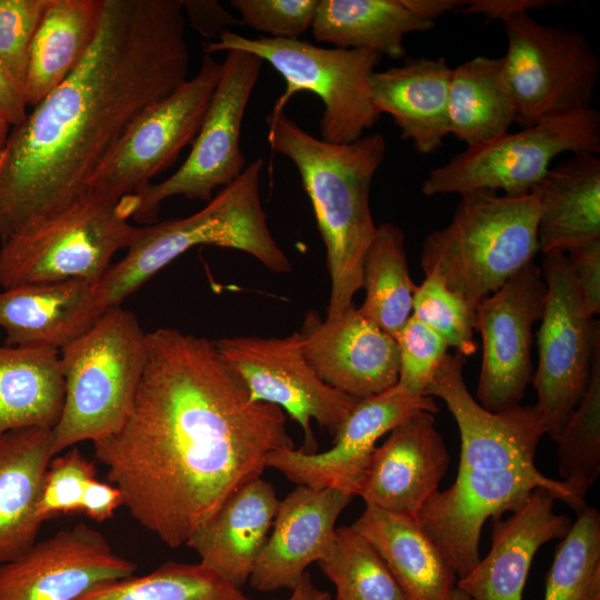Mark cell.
Segmentation results:
<instances>
[{
  "mask_svg": "<svg viewBox=\"0 0 600 600\" xmlns=\"http://www.w3.org/2000/svg\"><path fill=\"white\" fill-rule=\"evenodd\" d=\"M93 447L131 517L178 548L293 442L284 412L250 398L214 341L159 328L127 420Z\"/></svg>",
  "mask_w": 600,
  "mask_h": 600,
  "instance_id": "cell-1",
  "label": "cell"
},
{
  "mask_svg": "<svg viewBox=\"0 0 600 600\" xmlns=\"http://www.w3.org/2000/svg\"><path fill=\"white\" fill-rule=\"evenodd\" d=\"M181 0H104L77 69L12 127L0 154V239L32 230L88 192L131 122L188 80Z\"/></svg>",
  "mask_w": 600,
  "mask_h": 600,
  "instance_id": "cell-2",
  "label": "cell"
},
{
  "mask_svg": "<svg viewBox=\"0 0 600 600\" xmlns=\"http://www.w3.org/2000/svg\"><path fill=\"white\" fill-rule=\"evenodd\" d=\"M464 363L466 357L448 353L424 391L447 404L459 428L461 452L456 481L436 491L416 519L460 578L480 560L486 521L516 512L536 489L550 490L577 514L587 507L567 483L546 477L534 464L538 444L547 434L538 406L484 409L466 386Z\"/></svg>",
  "mask_w": 600,
  "mask_h": 600,
  "instance_id": "cell-3",
  "label": "cell"
},
{
  "mask_svg": "<svg viewBox=\"0 0 600 600\" xmlns=\"http://www.w3.org/2000/svg\"><path fill=\"white\" fill-rule=\"evenodd\" d=\"M267 139L274 152L289 158L299 171L321 233L331 279L327 318L349 309L362 288V266L376 236L370 188L386 157L381 133L350 143L316 138L283 111L267 118Z\"/></svg>",
  "mask_w": 600,
  "mask_h": 600,
  "instance_id": "cell-4",
  "label": "cell"
},
{
  "mask_svg": "<svg viewBox=\"0 0 600 600\" xmlns=\"http://www.w3.org/2000/svg\"><path fill=\"white\" fill-rule=\"evenodd\" d=\"M261 158L221 188L196 213L142 227L127 254L96 283L103 311L120 307L151 277L196 246H217L246 252L273 272L291 263L273 239L260 199Z\"/></svg>",
  "mask_w": 600,
  "mask_h": 600,
  "instance_id": "cell-5",
  "label": "cell"
},
{
  "mask_svg": "<svg viewBox=\"0 0 600 600\" xmlns=\"http://www.w3.org/2000/svg\"><path fill=\"white\" fill-rule=\"evenodd\" d=\"M539 194L477 190L460 196L450 223L427 236L421 267L472 309L533 261Z\"/></svg>",
  "mask_w": 600,
  "mask_h": 600,
  "instance_id": "cell-6",
  "label": "cell"
},
{
  "mask_svg": "<svg viewBox=\"0 0 600 600\" xmlns=\"http://www.w3.org/2000/svg\"><path fill=\"white\" fill-rule=\"evenodd\" d=\"M147 359V332L116 307L60 350L64 401L52 429V452L97 442L127 420Z\"/></svg>",
  "mask_w": 600,
  "mask_h": 600,
  "instance_id": "cell-7",
  "label": "cell"
},
{
  "mask_svg": "<svg viewBox=\"0 0 600 600\" xmlns=\"http://www.w3.org/2000/svg\"><path fill=\"white\" fill-rule=\"evenodd\" d=\"M134 196L114 200L88 191L37 228L2 242V289L83 280L97 283L112 257L128 249L142 227L132 226Z\"/></svg>",
  "mask_w": 600,
  "mask_h": 600,
  "instance_id": "cell-8",
  "label": "cell"
},
{
  "mask_svg": "<svg viewBox=\"0 0 600 600\" xmlns=\"http://www.w3.org/2000/svg\"><path fill=\"white\" fill-rule=\"evenodd\" d=\"M204 54L241 50L258 56L283 78L286 90L271 112L284 110L298 92L314 93L323 104L320 139L350 143L380 118L369 96L368 80L382 56L362 49L322 48L301 39L266 36L247 38L224 30L216 41L202 44Z\"/></svg>",
  "mask_w": 600,
  "mask_h": 600,
  "instance_id": "cell-9",
  "label": "cell"
},
{
  "mask_svg": "<svg viewBox=\"0 0 600 600\" xmlns=\"http://www.w3.org/2000/svg\"><path fill=\"white\" fill-rule=\"evenodd\" d=\"M562 152L600 153V113L592 108L557 116L467 147L432 169L421 184L427 197L477 191H503L511 197L532 192Z\"/></svg>",
  "mask_w": 600,
  "mask_h": 600,
  "instance_id": "cell-10",
  "label": "cell"
},
{
  "mask_svg": "<svg viewBox=\"0 0 600 600\" xmlns=\"http://www.w3.org/2000/svg\"><path fill=\"white\" fill-rule=\"evenodd\" d=\"M501 21L503 72L522 129L591 108L600 60L582 32L542 24L527 11Z\"/></svg>",
  "mask_w": 600,
  "mask_h": 600,
  "instance_id": "cell-11",
  "label": "cell"
},
{
  "mask_svg": "<svg viewBox=\"0 0 600 600\" xmlns=\"http://www.w3.org/2000/svg\"><path fill=\"white\" fill-rule=\"evenodd\" d=\"M540 269L547 293L531 382L547 434L557 441L587 391L600 326L583 307L566 252L544 253Z\"/></svg>",
  "mask_w": 600,
  "mask_h": 600,
  "instance_id": "cell-12",
  "label": "cell"
},
{
  "mask_svg": "<svg viewBox=\"0 0 600 600\" xmlns=\"http://www.w3.org/2000/svg\"><path fill=\"white\" fill-rule=\"evenodd\" d=\"M262 64L263 60L250 52L227 51L189 156L173 174L134 194L133 220L154 223L162 201L173 196L208 202L216 189L239 178L247 167L240 148L242 121Z\"/></svg>",
  "mask_w": 600,
  "mask_h": 600,
  "instance_id": "cell-13",
  "label": "cell"
},
{
  "mask_svg": "<svg viewBox=\"0 0 600 600\" xmlns=\"http://www.w3.org/2000/svg\"><path fill=\"white\" fill-rule=\"evenodd\" d=\"M221 74L204 54L196 76L146 108L127 128L91 177L88 191L120 200L137 194L192 144Z\"/></svg>",
  "mask_w": 600,
  "mask_h": 600,
  "instance_id": "cell-14",
  "label": "cell"
},
{
  "mask_svg": "<svg viewBox=\"0 0 600 600\" xmlns=\"http://www.w3.org/2000/svg\"><path fill=\"white\" fill-rule=\"evenodd\" d=\"M214 344L253 401L276 406L299 423L304 452L318 448L312 420L333 436L359 401L320 379L304 357L300 332L222 338Z\"/></svg>",
  "mask_w": 600,
  "mask_h": 600,
  "instance_id": "cell-15",
  "label": "cell"
},
{
  "mask_svg": "<svg viewBox=\"0 0 600 600\" xmlns=\"http://www.w3.org/2000/svg\"><path fill=\"white\" fill-rule=\"evenodd\" d=\"M546 293L541 269L532 261L476 309L483 351L476 400L491 412L519 406L532 380V330Z\"/></svg>",
  "mask_w": 600,
  "mask_h": 600,
  "instance_id": "cell-16",
  "label": "cell"
},
{
  "mask_svg": "<svg viewBox=\"0 0 600 600\" xmlns=\"http://www.w3.org/2000/svg\"><path fill=\"white\" fill-rule=\"evenodd\" d=\"M438 410L432 397L411 393L397 383L360 399L333 434L330 449L308 453L286 447L268 456L267 468L297 486L334 488L356 497L378 439L416 413Z\"/></svg>",
  "mask_w": 600,
  "mask_h": 600,
  "instance_id": "cell-17",
  "label": "cell"
},
{
  "mask_svg": "<svg viewBox=\"0 0 600 600\" xmlns=\"http://www.w3.org/2000/svg\"><path fill=\"white\" fill-rule=\"evenodd\" d=\"M136 571L102 533L80 522L0 563V600H77Z\"/></svg>",
  "mask_w": 600,
  "mask_h": 600,
  "instance_id": "cell-18",
  "label": "cell"
},
{
  "mask_svg": "<svg viewBox=\"0 0 600 600\" xmlns=\"http://www.w3.org/2000/svg\"><path fill=\"white\" fill-rule=\"evenodd\" d=\"M300 334L307 361L332 388L360 400L398 383L396 338L353 306L326 320L309 311Z\"/></svg>",
  "mask_w": 600,
  "mask_h": 600,
  "instance_id": "cell-19",
  "label": "cell"
},
{
  "mask_svg": "<svg viewBox=\"0 0 600 600\" xmlns=\"http://www.w3.org/2000/svg\"><path fill=\"white\" fill-rule=\"evenodd\" d=\"M449 459L433 413H416L376 447L358 496L367 507L416 520L427 500L439 490Z\"/></svg>",
  "mask_w": 600,
  "mask_h": 600,
  "instance_id": "cell-20",
  "label": "cell"
},
{
  "mask_svg": "<svg viewBox=\"0 0 600 600\" xmlns=\"http://www.w3.org/2000/svg\"><path fill=\"white\" fill-rule=\"evenodd\" d=\"M353 494L334 488L297 486L279 507L268 540L249 578L253 589H291L332 546L336 522Z\"/></svg>",
  "mask_w": 600,
  "mask_h": 600,
  "instance_id": "cell-21",
  "label": "cell"
},
{
  "mask_svg": "<svg viewBox=\"0 0 600 600\" xmlns=\"http://www.w3.org/2000/svg\"><path fill=\"white\" fill-rule=\"evenodd\" d=\"M557 497L536 489L507 519H496L488 554L460 578L457 587L473 600H522L527 577L538 549L562 539L572 522L554 512Z\"/></svg>",
  "mask_w": 600,
  "mask_h": 600,
  "instance_id": "cell-22",
  "label": "cell"
},
{
  "mask_svg": "<svg viewBox=\"0 0 600 600\" xmlns=\"http://www.w3.org/2000/svg\"><path fill=\"white\" fill-rule=\"evenodd\" d=\"M452 68L444 57H407L401 66L373 71L369 96L377 111L392 117L401 139L420 154L443 147L449 132L448 98Z\"/></svg>",
  "mask_w": 600,
  "mask_h": 600,
  "instance_id": "cell-23",
  "label": "cell"
},
{
  "mask_svg": "<svg viewBox=\"0 0 600 600\" xmlns=\"http://www.w3.org/2000/svg\"><path fill=\"white\" fill-rule=\"evenodd\" d=\"M96 283L67 280L0 291V328L6 344L61 350L102 314Z\"/></svg>",
  "mask_w": 600,
  "mask_h": 600,
  "instance_id": "cell-24",
  "label": "cell"
},
{
  "mask_svg": "<svg viewBox=\"0 0 600 600\" xmlns=\"http://www.w3.org/2000/svg\"><path fill=\"white\" fill-rule=\"evenodd\" d=\"M274 487L261 477L246 483L189 538L200 562L241 588L268 540L279 507Z\"/></svg>",
  "mask_w": 600,
  "mask_h": 600,
  "instance_id": "cell-25",
  "label": "cell"
},
{
  "mask_svg": "<svg viewBox=\"0 0 600 600\" xmlns=\"http://www.w3.org/2000/svg\"><path fill=\"white\" fill-rule=\"evenodd\" d=\"M53 457L52 430L28 428L0 438V563L37 541L42 526L38 504Z\"/></svg>",
  "mask_w": 600,
  "mask_h": 600,
  "instance_id": "cell-26",
  "label": "cell"
},
{
  "mask_svg": "<svg viewBox=\"0 0 600 600\" xmlns=\"http://www.w3.org/2000/svg\"><path fill=\"white\" fill-rule=\"evenodd\" d=\"M351 527L376 549L407 600H449L457 573L417 520L366 506Z\"/></svg>",
  "mask_w": 600,
  "mask_h": 600,
  "instance_id": "cell-27",
  "label": "cell"
},
{
  "mask_svg": "<svg viewBox=\"0 0 600 600\" xmlns=\"http://www.w3.org/2000/svg\"><path fill=\"white\" fill-rule=\"evenodd\" d=\"M539 194L538 243L543 254L600 239V158L573 154L551 167Z\"/></svg>",
  "mask_w": 600,
  "mask_h": 600,
  "instance_id": "cell-28",
  "label": "cell"
},
{
  "mask_svg": "<svg viewBox=\"0 0 600 600\" xmlns=\"http://www.w3.org/2000/svg\"><path fill=\"white\" fill-rule=\"evenodd\" d=\"M63 401L59 350L0 344V438L28 428L52 430Z\"/></svg>",
  "mask_w": 600,
  "mask_h": 600,
  "instance_id": "cell-29",
  "label": "cell"
},
{
  "mask_svg": "<svg viewBox=\"0 0 600 600\" xmlns=\"http://www.w3.org/2000/svg\"><path fill=\"white\" fill-rule=\"evenodd\" d=\"M104 0H51L33 36L24 94L34 107L81 63L99 29Z\"/></svg>",
  "mask_w": 600,
  "mask_h": 600,
  "instance_id": "cell-30",
  "label": "cell"
},
{
  "mask_svg": "<svg viewBox=\"0 0 600 600\" xmlns=\"http://www.w3.org/2000/svg\"><path fill=\"white\" fill-rule=\"evenodd\" d=\"M434 24L413 12L406 0H318L310 29L318 42L397 60L406 58L407 34L428 32Z\"/></svg>",
  "mask_w": 600,
  "mask_h": 600,
  "instance_id": "cell-31",
  "label": "cell"
},
{
  "mask_svg": "<svg viewBox=\"0 0 600 600\" xmlns=\"http://www.w3.org/2000/svg\"><path fill=\"white\" fill-rule=\"evenodd\" d=\"M449 132L467 147L492 141L517 123L503 59L477 56L456 68L449 86Z\"/></svg>",
  "mask_w": 600,
  "mask_h": 600,
  "instance_id": "cell-32",
  "label": "cell"
},
{
  "mask_svg": "<svg viewBox=\"0 0 600 600\" xmlns=\"http://www.w3.org/2000/svg\"><path fill=\"white\" fill-rule=\"evenodd\" d=\"M417 287L410 277L402 230L391 223L378 226L363 260L366 299L359 312L396 337L412 316Z\"/></svg>",
  "mask_w": 600,
  "mask_h": 600,
  "instance_id": "cell-33",
  "label": "cell"
},
{
  "mask_svg": "<svg viewBox=\"0 0 600 600\" xmlns=\"http://www.w3.org/2000/svg\"><path fill=\"white\" fill-rule=\"evenodd\" d=\"M239 587L198 563L167 562L90 590L77 600H247Z\"/></svg>",
  "mask_w": 600,
  "mask_h": 600,
  "instance_id": "cell-34",
  "label": "cell"
},
{
  "mask_svg": "<svg viewBox=\"0 0 600 600\" xmlns=\"http://www.w3.org/2000/svg\"><path fill=\"white\" fill-rule=\"evenodd\" d=\"M319 564L336 588V600H407L382 558L351 526L336 529Z\"/></svg>",
  "mask_w": 600,
  "mask_h": 600,
  "instance_id": "cell-35",
  "label": "cell"
},
{
  "mask_svg": "<svg viewBox=\"0 0 600 600\" xmlns=\"http://www.w3.org/2000/svg\"><path fill=\"white\" fill-rule=\"evenodd\" d=\"M561 539L543 600H588L600 592V514L586 507Z\"/></svg>",
  "mask_w": 600,
  "mask_h": 600,
  "instance_id": "cell-36",
  "label": "cell"
},
{
  "mask_svg": "<svg viewBox=\"0 0 600 600\" xmlns=\"http://www.w3.org/2000/svg\"><path fill=\"white\" fill-rule=\"evenodd\" d=\"M556 442L561 481L586 500L600 474V347L587 391Z\"/></svg>",
  "mask_w": 600,
  "mask_h": 600,
  "instance_id": "cell-37",
  "label": "cell"
},
{
  "mask_svg": "<svg viewBox=\"0 0 600 600\" xmlns=\"http://www.w3.org/2000/svg\"><path fill=\"white\" fill-rule=\"evenodd\" d=\"M412 316L437 332L458 354L477 351L476 310L444 284L436 272L426 274L413 294Z\"/></svg>",
  "mask_w": 600,
  "mask_h": 600,
  "instance_id": "cell-38",
  "label": "cell"
},
{
  "mask_svg": "<svg viewBox=\"0 0 600 600\" xmlns=\"http://www.w3.org/2000/svg\"><path fill=\"white\" fill-rule=\"evenodd\" d=\"M61 453L51 459L44 476L38 504L42 523L54 517L80 512L86 487L97 478L94 464L78 448Z\"/></svg>",
  "mask_w": 600,
  "mask_h": 600,
  "instance_id": "cell-39",
  "label": "cell"
},
{
  "mask_svg": "<svg viewBox=\"0 0 600 600\" xmlns=\"http://www.w3.org/2000/svg\"><path fill=\"white\" fill-rule=\"evenodd\" d=\"M394 338L399 354L398 384L411 393L426 396L428 384L448 354L447 342L413 316Z\"/></svg>",
  "mask_w": 600,
  "mask_h": 600,
  "instance_id": "cell-40",
  "label": "cell"
},
{
  "mask_svg": "<svg viewBox=\"0 0 600 600\" xmlns=\"http://www.w3.org/2000/svg\"><path fill=\"white\" fill-rule=\"evenodd\" d=\"M51 0H0V62L23 87L29 51Z\"/></svg>",
  "mask_w": 600,
  "mask_h": 600,
  "instance_id": "cell-41",
  "label": "cell"
},
{
  "mask_svg": "<svg viewBox=\"0 0 600 600\" xmlns=\"http://www.w3.org/2000/svg\"><path fill=\"white\" fill-rule=\"evenodd\" d=\"M241 24L266 37L299 39L311 28L318 0H231Z\"/></svg>",
  "mask_w": 600,
  "mask_h": 600,
  "instance_id": "cell-42",
  "label": "cell"
},
{
  "mask_svg": "<svg viewBox=\"0 0 600 600\" xmlns=\"http://www.w3.org/2000/svg\"><path fill=\"white\" fill-rule=\"evenodd\" d=\"M567 258L583 307L594 318L600 312V239L570 250Z\"/></svg>",
  "mask_w": 600,
  "mask_h": 600,
  "instance_id": "cell-43",
  "label": "cell"
},
{
  "mask_svg": "<svg viewBox=\"0 0 600 600\" xmlns=\"http://www.w3.org/2000/svg\"><path fill=\"white\" fill-rule=\"evenodd\" d=\"M190 26L206 39L219 37L229 26L241 24L216 0H181Z\"/></svg>",
  "mask_w": 600,
  "mask_h": 600,
  "instance_id": "cell-44",
  "label": "cell"
},
{
  "mask_svg": "<svg viewBox=\"0 0 600 600\" xmlns=\"http://www.w3.org/2000/svg\"><path fill=\"white\" fill-rule=\"evenodd\" d=\"M119 507H123L122 494L112 483L90 480L86 487L81 510L84 516L94 521L110 519Z\"/></svg>",
  "mask_w": 600,
  "mask_h": 600,
  "instance_id": "cell-45",
  "label": "cell"
},
{
  "mask_svg": "<svg viewBox=\"0 0 600 600\" xmlns=\"http://www.w3.org/2000/svg\"><path fill=\"white\" fill-rule=\"evenodd\" d=\"M559 3L550 0H468L459 10L463 14H482L487 21L503 19L517 12L541 9Z\"/></svg>",
  "mask_w": 600,
  "mask_h": 600,
  "instance_id": "cell-46",
  "label": "cell"
},
{
  "mask_svg": "<svg viewBox=\"0 0 600 600\" xmlns=\"http://www.w3.org/2000/svg\"><path fill=\"white\" fill-rule=\"evenodd\" d=\"M27 108L23 87L0 62V116L14 127L26 119Z\"/></svg>",
  "mask_w": 600,
  "mask_h": 600,
  "instance_id": "cell-47",
  "label": "cell"
},
{
  "mask_svg": "<svg viewBox=\"0 0 600 600\" xmlns=\"http://www.w3.org/2000/svg\"><path fill=\"white\" fill-rule=\"evenodd\" d=\"M408 7L426 20L434 21L437 18L450 11H459L467 1L464 0H406Z\"/></svg>",
  "mask_w": 600,
  "mask_h": 600,
  "instance_id": "cell-48",
  "label": "cell"
},
{
  "mask_svg": "<svg viewBox=\"0 0 600 600\" xmlns=\"http://www.w3.org/2000/svg\"><path fill=\"white\" fill-rule=\"evenodd\" d=\"M290 590V596L284 600H332L328 591L321 590L314 586L308 571Z\"/></svg>",
  "mask_w": 600,
  "mask_h": 600,
  "instance_id": "cell-49",
  "label": "cell"
},
{
  "mask_svg": "<svg viewBox=\"0 0 600 600\" xmlns=\"http://www.w3.org/2000/svg\"><path fill=\"white\" fill-rule=\"evenodd\" d=\"M12 126L0 116V154L6 146Z\"/></svg>",
  "mask_w": 600,
  "mask_h": 600,
  "instance_id": "cell-50",
  "label": "cell"
},
{
  "mask_svg": "<svg viewBox=\"0 0 600 600\" xmlns=\"http://www.w3.org/2000/svg\"><path fill=\"white\" fill-rule=\"evenodd\" d=\"M449 600H473L470 596H468L466 592L460 590L457 586L453 589V591L450 594Z\"/></svg>",
  "mask_w": 600,
  "mask_h": 600,
  "instance_id": "cell-51",
  "label": "cell"
},
{
  "mask_svg": "<svg viewBox=\"0 0 600 600\" xmlns=\"http://www.w3.org/2000/svg\"><path fill=\"white\" fill-rule=\"evenodd\" d=\"M588 600H600V592L592 594Z\"/></svg>",
  "mask_w": 600,
  "mask_h": 600,
  "instance_id": "cell-52",
  "label": "cell"
}]
</instances>
